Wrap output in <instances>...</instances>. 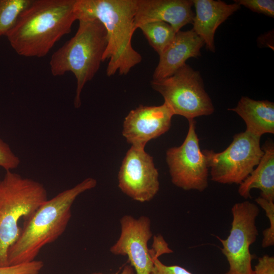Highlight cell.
I'll return each mask as SVG.
<instances>
[{
    "instance_id": "6da1fadb",
    "label": "cell",
    "mask_w": 274,
    "mask_h": 274,
    "mask_svg": "<svg viewBox=\"0 0 274 274\" xmlns=\"http://www.w3.org/2000/svg\"><path fill=\"white\" fill-rule=\"evenodd\" d=\"M136 0H76L77 20L96 19L106 30L107 46L102 62L109 60L108 77L117 72L120 75H126L142 60V55L131 44L136 30Z\"/></svg>"
},
{
    "instance_id": "7a4b0ae2",
    "label": "cell",
    "mask_w": 274,
    "mask_h": 274,
    "mask_svg": "<svg viewBox=\"0 0 274 274\" xmlns=\"http://www.w3.org/2000/svg\"><path fill=\"white\" fill-rule=\"evenodd\" d=\"M76 0H33L6 35L15 52L25 57H42L71 31L77 20Z\"/></svg>"
},
{
    "instance_id": "3957f363",
    "label": "cell",
    "mask_w": 274,
    "mask_h": 274,
    "mask_svg": "<svg viewBox=\"0 0 274 274\" xmlns=\"http://www.w3.org/2000/svg\"><path fill=\"white\" fill-rule=\"evenodd\" d=\"M96 184L95 179L87 178L43 202L24 221L18 238L8 251L9 265L36 260L44 247L55 242L65 230L76 198Z\"/></svg>"
},
{
    "instance_id": "277c9868",
    "label": "cell",
    "mask_w": 274,
    "mask_h": 274,
    "mask_svg": "<svg viewBox=\"0 0 274 274\" xmlns=\"http://www.w3.org/2000/svg\"><path fill=\"white\" fill-rule=\"evenodd\" d=\"M76 34L52 55L49 64L54 76L72 72L77 80L74 104L81 106V93L102 62L107 46V35L103 24L96 19H80Z\"/></svg>"
},
{
    "instance_id": "5b68a950",
    "label": "cell",
    "mask_w": 274,
    "mask_h": 274,
    "mask_svg": "<svg viewBox=\"0 0 274 274\" xmlns=\"http://www.w3.org/2000/svg\"><path fill=\"white\" fill-rule=\"evenodd\" d=\"M48 198L41 183L11 170L0 180V267L9 265L10 248L21 231V219H27Z\"/></svg>"
},
{
    "instance_id": "8992f818",
    "label": "cell",
    "mask_w": 274,
    "mask_h": 274,
    "mask_svg": "<svg viewBox=\"0 0 274 274\" xmlns=\"http://www.w3.org/2000/svg\"><path fill=\"white\" fill-rule=\"evenodd\" d=\"M151 86L162 96L174 115L182 116L188 121L214 112L199 72L186 63L169 77L152 79Z\"/></svg>"
},
{
    "instance_id": "52a82bcc",
    "label": "cell",
    "mask_w": 274,
    "mask_h": 274,
    "mask_svg": "<svg viewBox=\"0 0 274 274\" xmlns=\"http://www.w3.org/2000/svg\"><path fill=\"white\" fill-rule=\"evenodd\" d=\"M261 137L247 131L233 136L224 151H202L210 169L211 180L223 184H240L258 165L263 155Z\"/></svg>"
},
{
    "instance_id": "ba28073f",
    "label": "cell",
    "mask_w": 274,
    "mask_h": 274,
    "mask_svg": "<svg viewBox=\"0 0 274 274\" xmlns=\"http://www.w3.org/2000/svg\"><path fill=\"white\" fill-rule=\"evenodd\" d=\"M259 213L258 205L248 200L235 203L231 208L229 234L225 239L216 236L229 264V269L225 274H252L253 255L250 247L259 234L256 221Z\"/></svg>"
},
{
    "instance_id": "9c48e42d",
    "label": "cell",
    "mask_w": 274,
    "mask_h": 274,
    "mask_svg": "<svg viewBox=\"0 0 274 274\" xmlns=\"http://www.w3.org/2000/svg\"><path fill=\"white\" fill-rule=\"evenodd\" d=\"M189 128L183 143L166 152L172 183L186 191L202 192L208 187L209 168L196 132V121L188 120Z\"/></svg>"
},
{
    "instance_id": "30bf717a",
    "label": "cell",
    "mask_w": 274,
    "mask_h": 274,
    "mask_svg": "<svg viewBox=\"0 0 274 274\" xmlns=\"http://www.w3.org/2000/svg\"><path fill=\"white\" fill-rule=\"evenodd\" d=\"M118 180L120 190L140 202L151 200L159 190L158 169L145 148L131 146L122 160Z\"/></svg>"
},
{
    "instance_id": "8fae6325",
    "label": "cell",
    "mask_w": 274,
    "mask_h": 274,
    "mask_svg": "<svg viewBox=\"0 0 274 274\" xmlns=\"http://www.w3.org/2000/svg\"><path fill=\"white\" fill-rule=\"evenodd\" d=\"M120 234L110 252L116 256H127L135 274H150L154 260L148 243L153 234L150 219L145 215L135 218L125 215L120 219Z\"/></svg>"
},
{
    "instance_id": "7c38bea8",
    "label": "cell",
    "mask_w": 274,
    "mask_h": 274,
    "mask_svg": "<svg viewBox=\"0 0 274 274\" xmlns=\"http://www.w3.org/2000/svg\"><path fill=\"white\" fill-rule=\"evenodd\" d=\"M174 115L165 102L158 106L141 105L125 117L122 135L131 146L145 148L149 141L170 129Z\"/></svg>"
},
{
    "instance_id": "4fadbf2b",
    "label": "cell",
    "mask_w": 274,
    "mask_h": 274,
    "mask_svg": "<svg viewBox=\"0 0 274 274\" xmlns=\"http://www.w3.org/2000/svg\"><path fill=\"white\" fill-rule=\"evenodd\" d=\"M192 0H136L135 28L149 22L162 21L178 32L185 25L192 23Z\"/></svg>"
},
{
    "instance_id": "5bb4252c",
    "label": "cell",
    "mask_w": 274,
    "mask_h": 274,
    "mask_svg": "<svg viewBox=\"0 0 274 274\" xmlns=\"http://www.w3.org/2000/svg\"><path fill=\"white\" fill-rule=\"evenodd\" d=\"M203 40L193 31H178L172 42L159 55V60L153 74V80L172 76L191 57L201 55Z\"/></svg>"
},
{
    "instance_id": "9a60e30c",
    "label": "cell",
    "mask_w": 274,
    "mask_h": 274,
    "mask_svg": "<svg viewBox=\"0 0 274 274\" xmlns=\"http://www.w3.org/2000/svg\"><path fill=\"white\" fill-rule=\"evenodd\" d=\"M195 14L192 29L203 40L206 48L215 52L214 36L217 28L241 8L236 3L228 4L220 0H192Z\"/></svg>"
},
{
    "instance_id": "2e32d148",
    "label": "cell",
    "mask_w": 274,
    "mask_h": 274,
    "mask_svg": "<svg viewBox=\"0 0 274 274\" xmlns=\"http://www.w3.org/2000/svg\"><path fill=\"white\" fill-rule=\"evenodd\" d=\"M228 110L237 113L245 121L246 131L261 137L274 133V104L268 100H254L242 96L236 106Z\"/></svg>"
},
{
    "instance_id": "e0dca14e",
    "label": "cell",
    "mask_w": 274,
    "mask_h": 274,
    "mask_svg": "<svg viewBox=\"0 0 274 274\" xmlns=\"http://www.w3.org/2000/svg\"><path fill=\"white\" fill-rule=\"evenodd\" d=\"M263 155L256 168L239 184L238 193L243 198L251 197L253 189L261 191L260 196L274 201V145L267 141L262 146Z\"/></svg>"
},
{
    "instance_id": "ac0fdd59",
    "label": "cell",
    "mask_w": 274,
    "mask_h": 274,
    "mask_svg": "<svg viewBox=\"0 0 274 274\" xmlns=\"http://www.w3.org/2000/svg\"><path fill=\"white\" fill-rule=\"evenodd\" d=\"M149 45L159 55L169 45L177 32L168 23L162 21L149 22L140 25Z\"/></svg>"
},
{
    "instance_id": "d6986e66",
    "label": "cell",
    "mask_w": 274,
    "mask_h": 274,
    "mask_svg": "<svg viewBox=\"0 0 274 274\" xmlns=\"http://www.w3.org/2000/svg\"><path fill=\"white\" fill-rule=\"evenodd\" d=\"M33 0H0V37L6 36Z\"/></svg>"
},
{
    "instance_id": "ffe728a7",
    "label": "cell",
    "mask_w": 274,
    "mask_h": 274,
    "mask_svg": "<svg viewBox=\"0 0 274 274\" xmlns=\"http://www.w3.org/2000/svg\"><path fill=\"white\" fill-rule=\"evenodd\" d=\"M257 204L265 213L269 223V227L262 232L263 238L261 246L266 248L274 245V201L268 200L260 196L255 199Z\"/></svg>"
},
{
    "instance_id": "44dd1931",
    "label": "cell",
    "mask_w": 274,
    "mask_h": 274,
    "mask_svg": "<svg viewBox=\"0 0 274 274\" xmlns=\"http://www.w3.org/2000/svg\"><path fill=\"white\" fill-rule=\"evenodd\" d=\"M44 262L35 260L30 262L0 267V274H39Z\"/></svg>"
},
{
    "instance_id": "7402d4cb",
    "label": "cell",
    "mask_w": 274,
    "mask_h": 274,
    "mask_svg": "<svg viewBox=\"0 0 274 274\" xmlns=\"http://www.w3.org/2000/svg\"><path fill=\"white\" fill-rule=\"evenodd\" d=\"M234 2L253 12L274 17L273 0H235Z\"/></svg>"
},
{
    "instance_id": "603a6c76",
    "label": "cell",
    "mask_w": 274,
    "mask_h": 274,
    "mask_svg": "<svg viewBox=\"0 0 274 274\" xmlns=\"http://www.w3.org/2000/svg\"><path fill=\"white\" fill-rule=\"evenodd\" d=\"M20 160L12 151L10 146L0 138V166L6 171L16 168Z\"/></svg>"
},
{
    "instance_id": "cb8c5ba5",
    "label": "cell",
    "mask_w": 274,
    "mask_h": 274,
    "mask_svg": "<svg viewBox=\"0 0 274 274\" xmlns=\"http://www.w3.org/2000/svg\"><path fill=\"white\" fill-rule=\"evenodd\" d=\"M150 274H193L184 267L177 265H167L159 258L154 259L153 266Z\"/></svg>"
},
{
    "instance_id": "d4e9b609",
    "label": "cell",
    "mask_w": 274,
    "mask_h": 274,
    "mask_svg": "<svg viewBox=\"0 0 274 274\" xmlns=\"http://www.w3.org/2000/svg\"><path fill=\"white\" fill-rule=\"evenodd\" d=\"M173 252V251L169 248L168 244L161 235L154 236L152 248L150 249V254L153 259L159 258L163 254Z\"/></svg>"
},
{
    "instance_id": "484cf974",
    "label": "cell",
    "mask_w": 274,
    "mask_h": 274,
    "mask_svg": "<svg viewBox=\"0 0 274 274\" xmlns=\"http://www.w3.org/2000/svg\"><path fill=\"white\" fill-rule=\"evenodd\" d=\"M252 274H274V257L264 255L258 258Z\"/></svg>"
},
{
    "instance_id": "4316f807",
    "label": "cell",
    "mask_w": 274,
    "mask_h": 274,
    "mask_svg": "<svg viewBox=\"0 0 274 274\" xmlns=\"http://www.w3.org/2000/svg\"><path fill=\"white\" fill-rule=\"evenodd\" d=\"M91 274L103 273L100 272H95ZM120 274H135V272L133 267L130 264H127L123 267L121 272Z\"/></svg>"
}]
</instances>
